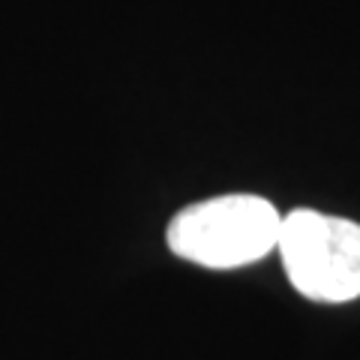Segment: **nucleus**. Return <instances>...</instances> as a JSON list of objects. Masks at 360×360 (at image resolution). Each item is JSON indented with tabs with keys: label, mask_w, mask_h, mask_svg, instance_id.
<instances>
[{
	"label": "nucleus",
	"mask_w": 360,
	"mask_h": 360,
	"mask_svg": "<svg viewBox=\"0 0 360 360\" xmlns=\"http://www.w3.org/2000/svg\"><path fill=\"white\" fill-rule=\"evenodd\" d=\"M279 213L262 195H219L189 205L168 222V250L210 270H234L276 250Z\"/></svg>",
	"instance_id": "1"
},
{
	"label": "nucleus",
	"mask_w": 360,
	"mask_h": 360,
	"mask_svg": "<svg viewBox=\"0 0 360 360\" xmlns=\"http://www.w3.org/2000/svg\"><path fill=\"white\" fill-rule=\"evenodd\" d=\"M276 250L285 276L303 297L348 303L360 297V225L297 207L283 217Z\"/></svg>",
	"instance_id": "2"
}]
</instances>
